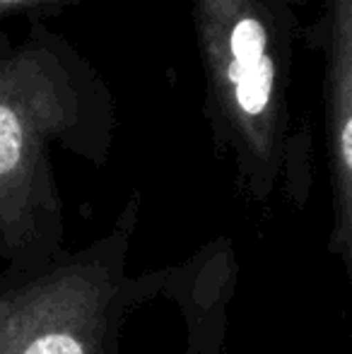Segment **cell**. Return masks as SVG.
I'll return each mask as SVG.
<instances>
[{"label": "cell", "instance_id": "1", "mask_svg": "<svg viewBox=\"0 0 352 354\" xmlns=\"http://www.w3.org/2000/svg\"><path fill=\"white\" fill-rule=\"evenodd\" d=\"M111 282L97 263H75L8 297L0 354H106Z\"/></svg>", "mask_w": 352, "mask_h": 354}, {"label": "cell", "instance_id": "2", "mask_svg": "<svg viewBox=\"0 0 352 354\" xmlns=\"http://www.w3.org/2000/svg\"><path fill=\"white\" fill-rule=\"evenodd\" d=\"M24 171V131L19 118L10 106L0 104V222L3 234L15 241L24 236V227L19 222L15 205L12 181Z\"/></svg>", "mask_w": 352, "mask_h": 354}, {"label": "cell", "instance_id": "3", "mask_svg": "<svg viewBox=\"0 0 352 354\" xmlns=\"http://www.w3.org/2000/svg\"><path fill=\"white\" fill-rule=\"evenodd\" d=\"M230 75L237 84V104L241 106V111L246 116L263 113L270 102L272 77H275L270 58L263 56L256 66L244 68V71H230Z\"/></svg>", "mask_w": 352, "mask_h": 354}, {"label": "cell", "instance_id": "4", "mask_svg": "<svg viewBox=\"0 0 352 354\" xmlns=\"http://www.w3.org/2000/svg\"><path fill=\"white\" fill-rule=\"evenodd\" d=\"M266 29L259 19L254 17H244L241 22H237L234 32H232V56H234V63H232V71H244V68H251L266 56Z\"/></svg>", "mask_w": 352, "mask_h": 354}, {"label": "cell", "instance_id": "5", "mask_svg": "<svg viewBox=\"0 0 352 354\" xmlns=\"http://www.w3.org/2000/svg\"><path fill=\"white\" fill-rule=\"evenodd\" d=\"M5 308H8V297H0V326H3V318H5Z\"/></svg>", "mask_w": 352, "mask_h": 354}, {"label": "cell", "instance_id": "6", "mask_svg": "<svg viewBox=\"0 0 352 354\" xmlns=\"http://www.w3.org/2000/svg\"><path fill=\"white\" fill-rule=\"evenodd\" d=\"M0 3H17V0H0Z\"/></svg>", "mask_w": 352, "mask_h": 354}]
</instances>
